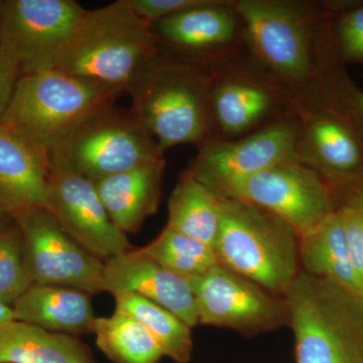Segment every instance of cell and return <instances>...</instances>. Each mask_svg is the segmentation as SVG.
<instances>
[{
    "mask_svg": "<svg viewBox=\"0 0 363 363\" xmlns=\"http://www.w3.org/2000/svg\"><path fill=\"white\" fill-rule=\"evenodd\" d=\"M298 160L327 183H353L363 177V140L345 119L316 104L297 106Z\"/></svg>",
    "mask_w": 363,
    "mask_h": 363,
    "instance_id": "14",
    "label": "cell"
},
{
    "mask_svg": "<svg viewBox=\"0 0 363 363\" xmlns=\"http://www.w3.org/2000/svg\"><path fill=\"white\" fill-rule=\"evenodd\" d=\"M124 93L57 69L23 75L0 123L21 131L48 152Z\"/></svg>",
    "mask_w": 363,
    "mask_h": 363,
    "instance_id": "5",
    "label": "cell"
},
{
    "mask_svg": "<svg viewBox=\"0 0 363 363\" xmlns=\"http://www.w3.org/2000/svg\"><path fill=\"white\" fill-rule=\"evenodd\" d=\"M49 169H65L96 182L164 157L149 131L130 109L106 107L48 150Z\"/></svg>",
    "mask_w": 363,
    "mask_h": 363,
    "instance_id": "6",
    "label": "cell"
},
{
    "mask_svg": "<svg viewBox=\"0 0 363 363\" xmlns=\"http://www.w3.org/2000/svg\"><path fill=\"white\" fill-rule=\"evenodd\" d=\"M283 298L296 363H363V298L304 271Z\"/></svg>",
    "mask_w": 363,
    "mask_h": 363,
    "instance_id": "3",
    "label": "cell"
},
{
    "mask_svg": "<svg viewBox=\"0 0 363 363\" xmlns=\"http://www.w3.org/2000/svg\"><path fill=\"white\" fill-rule=\"evenodd\" d=\"M14 313L11 306L4 304L0 301V329L6 324L14 321Z\"/></svg>",
    "mask_w": 363,
    "mask_h": 363,
    "instance_id": "34",
    "label": "cell"
},
{
    "mask_svg": "<svg viewBox=\"0 0 363 363\" xmlns=\"http://www.w3.org/2000/svg\"><path fill=\"white\" fill-rule=\"evenodd\" d=\"M161 49L205 67L238 40L240 18L233 1L202 0L152 23Z\"/></svg>",
    "mask_w": 363,
    "mask_h": 363,
    "instance_id": "15",
    "label": "cell"
},
{
    "mask_svg": "<svg viewBox=\"0 0 363 363\" xmlns=\"http://www.w3.org/2000/svg\"><path fill=\"white\" fill-rule=\"evenodd\" d=\"M135 13L149 23L150 25L157 21L197 6L202 0H128Z\"/></svg>",
    "mask_w": 363,
    "mask_h": 363,
    "instance_id": "31",
    "label": "cell"
},
{
    "mask_svg": "<svg viewBox=\"0 0 363 363\" xmlns=\"http://www.w3.org/2000/svg\"><path fill=\"white\" fill-rule=\"evenodd\" d=\"M91 297L77 289L33 285L11 307L16 321L78 337L92 333L96 316Z\"/></svg>",
    "mask_w": 363,
    "mask_h": 363,
    "instance_id": "20",
    "label": "cell"
},
{
    "mask_svg": "<svg viewBox=\"0 0 363 363\" xmlns=\"http://www.w3.org/2000/svg\"><path fill=\"white\" fill-rule=\"evenodd\" d=\"M331 35L339 60L363 64V2L331 13Z\"/></svg>",
    "mask_w": 363,
    "mask_h": 363,
    "instance_id": "29",
    "label": "cell"
},
{
    "mask_svg": "<svg viewBox=\"0 0 363 363\" xmlns=\"http://www.w3.org/2000/svg\"><path fill=\"white\" fill-rule=\"evenodd\" d=\"M104 292L133 293L180 318L191 328L198 325L194 295L187 279L164 269L135 248L104 262Z\"/></svg>",
    "mask_w": 363,
    "mask_h": 363,
    "instance_id": "16",
    "label": "cell"
},
{
    "mask_svg": "<svg viewBox=\"0 0 363 363\" xmlns=\"http://www.w3.org/2000/svg\"><path fill=\"white\" fill-rule=\"evenodd\" d=\"M216 195L241 200L277 215L300 238L313 233L336 210L330 185L300 161L281 162L229 184Z\"/></svg>",
    "mask_w": 363,
    "mask_h": 363,
    "instance_id": "8",
    "label": "cell"
},
{
    "mask_svg": "<svg viewBox=\"0 0 363 363\" xmlns=\"http://www.w3.org/2000/svg\"><path fill=\"white\" fill-rule=\"evenodd\" d=\"M220 220V197L186 169L169 196L167 226L213 247Z\"/></svg>",
    "mask_w": 363,
    "mask_h": 363,
    "instance_id": "23",
    "label": "cell"
},
{
    "mask_svg": "<svg viewBox=\"0 0 363 363\" xmlns=\"http://www.w3.org/2000/svg\"><path fill=\"white\" fill-rule=\"evenodd\" d=\"M342 207L351 208L363 212V177L351 183L350 190L346 196L345 203Z\"/></svg>",
    "mask_w": 363,
    "mask_h": 363,
    "instance_id": "33",
    "label": "cell"
},
{
    "mask_svg": "<svg viewBox=\"0 0 363 363\" xmlns=\"http://www.w3.org/2000/svg\"><path fill=\"white\" fill-rule=\"evenodd\" d=\"M32 286L23 236L13 221L0 229V301L11 306Z\"/></svg>",
    "mask_w": 363,
    "mask_h": 363,
    "instance_id": "27",
    "label": "cell"
},
{
    "mask_svg": "<svg viewBox=\"0 0 363 363\" xmlns=\"http://www.w3.org/2000/svg\"><path fill=\"white\" fill-rule=\"evenodd\" d=\"M187 281L195 298L198 325L231 329L245 336L289 325L284 298L221 264Z\"/></svg>",
    "mask_w": 363,
    "mask_h": 363,
    "instance_id": "9",
    "label": "cell"
},
{
    "mask_svg": "<svg viewBox=\"0 0 363 363\" xmlns=\"http://www.w3.org/2000/svg\"><path fill=\"white\" fill-rule=\"evenodd\" d=\"M47 206L72 240L102 262L135 248L111 221L94 182L84 177L49 169Z\"/></svg>",
    "mask_w": 363,
    "mask_h": 363,
    "instance_id": "13",
    "label": "cell"
},
{
    "mask_svg": "<svg viewBox=\"0 0 363 363\" xmlns=\"http://www.w3.org/2000/svg\"><path fill=\"white\" fill-rule=\"evenodd\" d=\"M85 11L74 0H1L0 45L21 75L52 70Z\"/></svg>",
    "mask_w": 363,
    "mask_h": 363,
    "instance_id": "11",
    "label": "cell"
},
{
    "mask_svg": "<svg viewBox=\"0 0 363 363\" xmlns=\"http://www.w3.org/2000/svg\"><path fill=\"white\" fill-rule=\"evenodd\" d=\"M160 47L152 26L128 0L85 11L55 69L125 91Z\"/></svg>",
    "mask_w": 363,
    "mask_h": 363,
    "instance_id": "2",
    "label": "cell"
},
{
    "mask_svg": "<svg viewBox=\"0 0 363 363\" xmlns=\"http://www.w3.org/2000/svg\"><path fill=\"white\" fill-rule=\"evenodd\" d=\"M11 216L23 236L33 286H67L91 296L104 292V262L72 240L49 210L28 208Z\"/></svg>",
    "mask_w": 363,
    "mask_h": 363,
    "instance_id": "10",
    "label": "cell"
},
{
    "mask_svg": "<svg viewBox=\"0 0 363 363\" xmlns=\"http://www.w3.org/2000/svg\"><path fill=\"white\" fill-rule=\"evenodd\" d=\"M21 76L20 69L0 45V121L6 113Z\"/></svg>",
    "mask_w": 363,
    "mask_h": 363,
    "instance_id": "32",
    "label": "cell"
},
{
    "mask_svg": "<svg viewBox=\"0 0 363 363\" xmlns=\"http://www.w3.org/2000/svg\"><path fill=\"white\" fill-rule=\"evenodd\" d=\"M220 200V227L213 247L218 264L274 295H285L300 272L298 234L267 210L233 198Z\"/></svg>",
    "mask_w": 363,
    "mask_h": 363,
    "instance_id": "4",
    "label": "cell"
},
{
    "mask_svg": "<svg viewBox=\"0 0 363 363\" xmlns=\"http://www.w3.org/2000/svg\"><path fill=\"white\" fill-rule=\"evenodd\" d=\"M213 130L234 138L255 130L279 105L278 88L248 74L209 72Z\"/></svg>",
    "mask_w": 363,
    "mask_h": 363,
    "instance_id": "18",
    "label": "cell"
},
{
    "mask_svg": "<svg viewBox=\"0 0 363 363\" xmlns=\"http://www.w3.org/2000/svg\"><path fill=\"white\" fill-rule=\"evenodd\" d=\"M13 221V216L6 210L0 208V229L4 228Z\"/></svg>",
    "mask_w": 363,
    "mask_h": 363,
    "instance_id": "35",
    "label": "cell"
},
{
    "mask_svg": "<svg viewBox=\"0 0 363 363\" xmlns=\"http://www.w3.org/2000/svg\"><path fill=\"white\" fill-rule=\"evenodd\" d=\"M346 245L353 269L363 281V212L340 207Z\"/></svg>",
    "mask_w": 363,
    "mask_h": 363,
    "instance_id": "30",
    "label": "cell"
},
{
    "mask_svg": "<svg viewBox=\"0 0 363 363\" xmlns=\"http://www.w3.org/2000/svg\"><path fill=\"white\" fill-rule=\"evenodd\" d=\"M298 118L274 121L241 136L240 140L209 138L189 171L215 194L229 184L242 180L288 161L298 160Z\"/></svg>",
    "mask_w": 363,
    "mask_h": 363,
    "instance_id": "12",
    "label": "cell"
},
{
    "mask_svg": "<svg viewBox=\"0 0 363 363\" xmlns=\"http://www.w3.org/2000/svg\"><path fill=\"white\" fill-rule=\"evenodd\" d=\"M211 76L205 67L160 48L126 93L130 111L162 150L212 138Z\"/></svg>",
    "mask_w": 363,
    "mask_h": 363,
    "instance_id": "1",
    "label": "cell"
},
{
    "mask_svg": "<svg viewBox=\"0 0 363 363\" xmlns=\"http://www.w3.org/2000/svg\"><path fill=\"white\" fill-rule=\"evenodd\" d=\"M0 11H1V0H0Z\"/></svg>",
    "mask_w": 363,
    "mask_h": 363,
    "instance_id": "36",
    "label": "cell"
},
{
    "mask_svg": "<svg viewBox=\"0 0 363 363\" xmlns=\"http://www.w3.org/2000/svg\"><path fill=\"white\" fill-rule=\"evenodd\" d=\"M92 334L98 348L114 363H159L164 357L152 334L124 313L95 318Z\"/></svg>",
    "mask_w": 363,
    "mask_h": 363,
    "instance_id": "25",
    "label": "cell"
},
{
    "mask_svg": "<svg viewBox=\"0 0 363 363\" xmlns=\"http://www.w3.org/2000/svg\"><path fill=\"white\" fill-rule=\"evenodd\" d=\"M138 250L186 279L204 274L218 264L213 247L168 226L152 242Z\"/></svg>",
    "mask_w": 363,
    "mask_h": 363,
    "instance_id": "26",
    "label": "cell"
},
{
    "mask_svg": "<svg viewBox=\"0 0 363 363\" xmlns=\"http://www.w3.org/2000/svg\"><path fill=\"white\" fill-rule=\"evenodd\" d=\"M164 166L161 157L94 182L111 221L125 235L138 233L145 219L156 213Z\"/></svg>",
    "mask_w": 363,
    "mask_h": 363,
    "instance_id": "19",
    "label": "cell"
},
{
    "mask_svg": "<svg viewBox=\"0 0 363 363\" xmlns=\"http://www.w3.org/2000/svg\"><path fill=\"white\" fill-rule=\"evenodd\" d=\"M298 259L303 271L363 298V281L351 264L338 208L313 233L300 238Z\"/></svg>",
    "mask_w": 363,
    "mask_h": 363,
    "instance_id": "22",
    "label": "cell"
},
{
    "mask_svg": "<svg viewBox=\"0 0 363 363\" xmlns=\"http://www.w3.org/2000/svg\"><path fill=\"white\" fill-rule=\"evenodd\" d=\"M0 363L97 362L77 336L14 320L0 329Z\"/></svg>",
    "mask_w": 363,
    "mask_h": 363,
    "instance_id": "21",
    "label": "cell"
},
{
    "mask_svg": "<svg viewBox=\"0 0 363 363\" xmlns=\"http://www.w3.org/2000/svg\"><path fill=\"white\" fill-rule=\"evenodd\" d=\"M339 69L329 72L320 80L326 88L327 96L319 104L345 119L363 140V91Z\"/></svg>",
    "mask_w": 363,
    "mask_h": 363,
    "instance_id": "28",
    "label": "cell"
},
{
    "mask_svg": "<svg viewBox=\"0 0 363 363\" xmlns=\"http://www.w3.org/2000/svg\"><path fill=\"white\" fill-rule=\"evenodd\" d=\"M116 311L135 318L156 339L164 357L176 363H189L192 358V328L161 306L133 293L113 296Z\"/></svg>",
    "mask_w": 363,
    "mask_h": 363,
    "instance_id": "24",
    "label": "cell"
},
{
    "mask_svg": "<svg viewBox=\"0 0 363 363\" xmlns=\"http://www.w3.org/2000/svg\"><path fill=\"white\" fill-rule=\"evenodd\" d=\"M233 9L252 51L281 81L302 84L333 70L319 60L315 21L304 6L278 0H238Z\"/></svg>",
    "mask_w": 363,
    "mask_h": 363,
    "instance_id": "7",
    "label": "cell"
},
{
    "mask_svg": "<svg viewBox=\"0 0 363 363\" xmlns=\"http://www.w3.org/2000/svg\"><path fill=\"white\" fill-rule=\"evenodd\" d=\"M47 150L21 131L0 123V208L9 213L48 210Z\"/></svg>",
    "mask_w": 363,
    "mask_h": 363,
    "instance_id": "17",
    "label": "cell"
}]
</instances>
